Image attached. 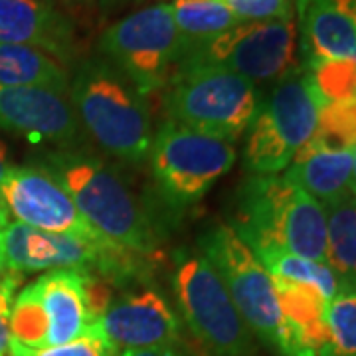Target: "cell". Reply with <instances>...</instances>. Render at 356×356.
I'll use <instances>...</instances> for the list:
<instances>
[{"mask_svg":"<svg viewBox=\"0 0 356 356\" xmlns=\"http://www.w3.org/2000/svg\"><path fill=\"white\" fill-rule=\"evenodd\" d=\"M8 356H117L113 346L105 341L99 327L74 343L58 344V346H24L10 339Z\"/></svg>","mask_w":356,"mask_h":356,"instance_id":"obj_27","label":"cell"},{"mask_svg":"<svg viewBox=\"0 0 356 356\" xmlns=\"http://www.w3.org/2000/svg\"><path fill=\"white\" fill-rule=\"evenodd\" d=\"M200 254L214 266L234 305L255 339L280 350L281 309L275 285L259 257L229 224L208 229L200 238Z\"/></svg>","mask_w":356,"mask_h":356,"instance_id":"obj_11","label":"cell"},{"mask_svg":"<svg viewBox=\"0 0 356 356\" xmlns=\"http://www.w3.org/2000/svg\"><path fill=\"white\" fill-rule=\"evenodd\" d=\"M0 46H32L67 64L76 54V32L46 0H0Z\"/></svg>","mask_w":356,"mask_h":356,"instance_id":"obj_16","label":"cell"},{"mask_svg":"<svg viewBox=\"0 0 356 356\" xmlns=\"http://www.w3.org/2000/svg\"><path fill=\"white\" fill-rule=\"evenodd\" d=\"M172 289L180 317L208 355L259 356L254 332L202 254H186L178 259Z\"/></svg>","mask_w":356,"mask_h":356,"instance_id":"obj_7","label":"cell"},{"mask_svg":"<svg viewBox=\"0 0 356 356\" xmlns=\"http://www.w3.org/2000/svg\"><path fill=\"white\" fill-rule=\"evenodd\" d=\"M0 86L67 93L70 74L60 60L32 46H0Z\"/></svg>","mask_w":356,"mask_h":356,"instance_id":"obj_20","label":"cell"},{"mask_svg":"<svg viewBox=\"0 0 356 356\" xmlns=\"http://www.w3.org/2000/svg\"><path fill=\"white\" fill-rule=\"evenodd\" d=\"M327 266L343 287L356 289V196L350 192L325 206Z\"/></svg>","mask_w":356,"mask_h":356,"instance_id":"obj_21","label":"cell"},{"mask_svg":"<svg viewBox=\"0 0 356 356\" xmlns=\"http://www.w3.org/2000/svg\"><path fill=\"white\" fill-rule=\"evenodd\" d=\"M0 129L34 145L70 147L81 125L67 93L46 88L0 86Z\"/></svg>","mask_w":356,"mask_h":356,"instance_id":"obj_15","label":"cell"},{"mask_svg":"<svg viewBox=\"0 0 356 356\" xmlns=\"http://www.w3.org/2000/svg\"><path fill=\"white\" fill-rule=\"evenodd\" d=\"M36 165L64 186L81 216L107 240L143 257L156 252L153 224L115 168L70 149L42 154Z\"/></svg>","mask_w":356,"mask_h":356,"instance_id":"obj_3","label":"cell"},{"mask_svg":"<svg viewBox=\"0 0 356 356\" xmlns=\"http://www.w3.org/2000/svg\"><path fill=\"white\" fill-rule=\"evenodd\" d=\"M143 257L107 238L89 240L48 234L10 220L4 234V269L18 275L56 269H77L103 281H127L145 269Z\"/></svg>","mask_w":356,"mask_h":356,"instance_id":"obj_9","label":"cell"},{"mask_svg":"<svg viewBox=\"0 0 356 356\" xmlns=\"http://www.w3.org/2000/svg\"><path fill=\"white\" fill-rule=\"evenodd\" d=\"M353 159L355 151L332 149L317 137H311L293 156L285 177L327 206L348 194Z\"/></svg>","mask_w":356,"mask_h":356,"instance_id":"obj_19","label":"cell"},{"mask_svg":"<svg viewBox=\"0 0 356 356\" xmlns=\"http://www.w3.org/2000/svg\"><path fill=\"white\" fill-rule=\"evenodd\" d=\"M117 356H191L180 346H163V348H147V350H123Z\"/></svg>","mask_w":356,"mask_h":356,"instance_id":"obj_30","label":"cell"},{"mask_svg":"<svg viewBox=\"0 0 356 356\" xmlns=\"http://www.w3.org/2000/svg\"><path fill=\"white\" fill-rule=\"evenodd\" d=\"M14 165H10V154H8V147L6 143L0 139V182L4 180V177L8 175V170L13 168Z\"/></svg>","mask_w":356,"mask_h":356,"instance_id":"obj_32","label":"cell"},{"mask_svg":"<svg viewBox=\"0 0 356 356\" xmlns=\"http://www.w3.org/2000/svg\"><path fill=\"white\" fill-rule=\"evenodd\" d=\"M325 107L311 70L295 65L259 103L248 129L243 161L252 175H280L315 135Z\"/></svg>","mask_w":356,"mask_h":356,"instance_id":"obj_5","label":"cell"},{"mask_svg":"<svg viewBox=\"0 0 356 356\" xmlns=\"http://www.w3.org/2000/svg\"><path fill=\"white\" fill-rule=\"evenodd\" d=\"M252 252L283 250L327 264L325 206L285 175H252L238 192L234 224Z\"/></svg>","mask_w":356,"mask_h":356,"instance_id":"obj_1","label":"cell"},{"mask_svg":"<svg viewBox=\"0 0 356 356\" xmlns=\"http://www.w3.org/2000/svg\"><path fill=\"white\" fill-rule=\"evenodd\" d=\"M297 24L295 18L240 22L206 44L184 51L178 70L218 67L252 83L280 81L295 67Z\"/></svg>","mask_w":356,"mask_h":356,"instance_id":"obj_10","label":"cell"},{"mask_svg":"<svg viewBox=\"0 0 356 356\" xmlns=\"http://www.w3.org/2000/svg\"><path fill=\"white\" fill-rule=\"evenodd\" d=\"M170 8L184 51L210 42L242 22L222 0H172Z\"/></svg>","mask_w":356,"mask_h":356,"instance_id":"obj_22","label":"cell"},{"mask_svg":"<svg viewBox=\"0 0 356 356\" xmlns=\"http://www.w3.org/2000/svg\"><path fill=\"white\" fill-rule=\"evenodd\" d=\"M0 198L14 222L48 232L77 238L102 240L65 188L38 165L13 166L0 182Z\"/></svg>","mask_w":356,"mask_h":356,"instance_id":"obj_13","label":"cell"},{"mask_svg":"<svg viewBox=\"0 0 356 356\" xmlns=\"http://www.w3.org/2000/svg\"><path fill=\"white\" fill-rule=\"evenodd\" d=\"M259 103L255 83L218 67L178 70L165 93L168 121L229 143L248 133Z\"/></svg>","mask_w":356,"mask_h":356,"instance_id":"obj_6","label":"cell"},{"mask_svg":"<svg viewBox=\"0 0 356 356\" xmlns=\"http://www.w3.org/2000/svg\"><path fill=\"white\" fill-rule=\"evenodd\" d=\"M309 70L325 103L356 95V60L323 62V64L311 65Z\"/></svg>","mask_w":356,"mask_h":356,"instance_id":"obj_26","label":"cell"},{"mask_svg":"<svg viewBox=\"0 0 356 356\" xmlns=\"http://www.w3.org/2000/svg\"><path fill=\"white\" fill-rule=\"evenodd\" d=\"M70 102L79 125L105 153L140 165L153 147L147 97L103 58H89L70 77Z\"/></svg>","mask_w":356,"mask_h":356,"instance_id":"obj_2","label":"cell"},{"mask_svg":"<svg viewBox=\"0 0 356 356\" xmlns=\"http://www.w3.org/2000/svg\"><path fill=\"white\" fill-rule=\"evenodd\" d=\"M95 4H99L102 8H107V10H111V8H119V6H125L129 2H135V0H93Z\"/></svg>","mask_w":356,"mask_h":356,"instance_id":"obj_33","label":"cell"},{"mask_svg":"<svg viewBox=\"0 0 356 356\" xmlns=\"http://www.w3.org/2000/svg\"><path fill=\"white\" fill-rule=\"evenodd\" d=\"M332 149H356V95L325 103L315 135Z\"/></svg>","mask_w":356,"mask_h":356,"instance_id":"obj_25","label":"cell"},{"mask_svg":"<svg viewBox=\"0 0 356 356\" xmlns=\"http://www.w3.org/2000/svg\"><path fill=\"white\" fill-rule=\"evenodd\" d=\"M99 332L115 353L180 346V318L156 289H139L111 299L99 318Z\"/></svg>","mask_w":356,"mask_h":356,"instance_id":"obj_14","label":"cell"},{"mask_svg":"<svg viewBox=\"0 0 356 356\" xmlns=\"http://www.w3.org/2000/svg\"><path fill=\"white\" fill-rule=\"evenodd\" d=\"M10 220H13V218H10L6 206H4L2 198H0V273L6 271V269H4V234H6V228H8Z\"/></svg>","mask_w":356,"mask_h":356,"instance_id":"obj_31","label":"cell"},{"mask_svg":"<svg viewBox=\"0 0 356 356\" xmlns=\"http://www.w3.org/2000/svg\"><path fill=\"white\" fill-rule=\"evenodd\" d=\"M255 255L269 271V275L313 287L327 301H331L332 297L343 289L337 273L323 261L307 259V257L289 254L283 250H264Z\"/></svg>","mask_w":356,"mask_h":356,"instance_id":"obj_23","label":"cell"},{"mask_svg":"<svg viewBox=\"0 0 356 356\" xmlns=\"http://www.w3.org/2000/svg\"><path fill=\"white\" fill-rule=\"evenodd\" d=\"M281 309V356H317L327 337L329 301L313 287L273 277Z\"/></svg>","mask_w":356,"mask_h":356,"instance_id":"obj_18","label":"cell"},{"mask_svg":"<svg viewBox=\"0 0 356 356\" xmlns=\"http://www.w3.org/2000/svg\"><path fill=\"white\" fill-rule=\"evenodd\" d=\"M305 65L356 60V20L344 0H297Z\"/></svg>","mask_w":356,"mask_h":356,"instance_id":"obj_17","label":"cell"},{"mask_svg":"<svg viewBox=\"0 0 356 356\" xmlns=\"http://www.w3.org/2000/svg\"><path fill=\"white\" fill-rule=\"evenodd\" d=\"M22 275L4 271L0 273V356H8L10 348V317H13V305L16 291L20 287Z\"/></svg>","mask_w":356,"mask_h":356,"instance_id":"obj_29","label":"cell"},{"mask_svg":"<svg viewBox=\"0 0 356 356\" xmlns=\"http://www.w3.org/2000/svg\"><path fill=\"white\" fill-rule=\"evenodd\" d=\"M97 48L145 97L168 86L184 54L170 2L145 6L107 26Z\"/></svg>","mask_w":356,"mask_h":356,"instance_id":"obj_8","label":"cell"},{"mask_svg":"<svg viewBox=\"0 0 356 356\" xmlns=\"http://www.w3.org/2000/svg\"><path fill=\"white\" fill-rule=\"evenodd\" d=\"M242 22H264L293 16L291 0H222Z\"/></svg>","mask_w":356,"mask_h":356,"instance_id":"obj_28","label":"cell"},{"mask_svg":"<svg viewBox=\"0 0 356 356\" xmlns=\"http://www.w3.org/2000/svg\"><path fill=\"white\" fill-rule=\"evenodd\" d=\"M317 356H356V289L343 287L327 305V337Z\"/></svg>","mask_w":356,"mask_h":356,"instance_id":"obj_24","label":"cell"},{"mask_svg":"<svg viewBox=\"0 0 356 356\" xmlns=\"http://www.w3.org/2000/svg\"><path fill=\"white\" fill-rule=\"evenodd\" d=\"M348 192L356 196V149H355V159H353V170H350V180H348Z\"/></svg>","mask_w":356,"mask_h":356,"instance_id":"obj_34","label":"cell"},{"mask_svg":"<svg viewBox=\"0 0 356 356\" xmlns=\"http://www.w3.org/2000/svg\"><path fill=\"white\" fill-rule=\"evenodd\" d=\"M151 168L159 192L175 206L204 198L236 163L234 143L166 121L154 133Z\"/></svg>","mask_w":356,"mask_h":356,"instance_id":"obj_12","label":"cell"},{"mask_svg":"<svg viewBox=\"0 0 356 356\" xmlns=\"http://www.w3.org/2000/svg\"><path fill=\"white\" fill-rule=\"evenodd\" d=\"M109 303V289L97 275L77 269L46 271L14 297L13 341L34 348L74 343L97 331Z\"/></svg>","mask_w":356,"mask_h":356,"instance_id":"obj_4","label":"cell"}]
</instances>
